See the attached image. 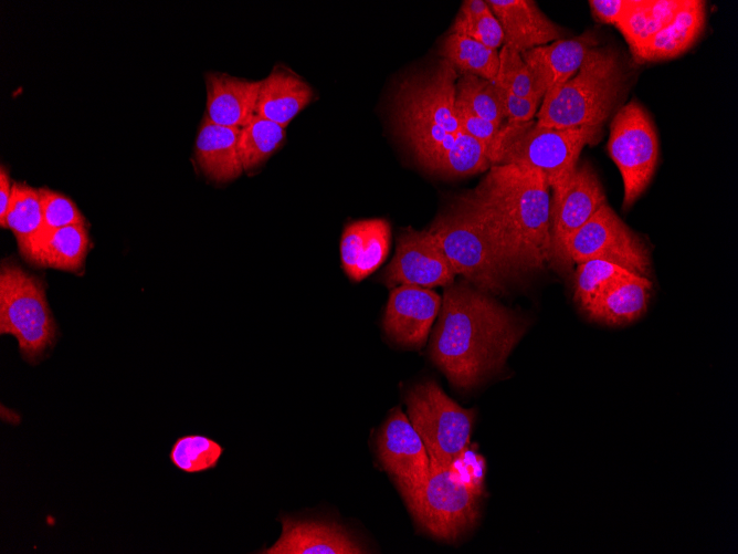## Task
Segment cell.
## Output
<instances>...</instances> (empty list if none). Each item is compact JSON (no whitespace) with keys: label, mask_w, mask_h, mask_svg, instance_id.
<instances>
[{"label":"cell","mask_w":738,"mask_h":554,"mask_svg":"<svg viewBox=\"0 0 738 554\" xmlns=\"http://www.w3.org/2000/svg\"><path fill=\"white\" fill-rule=\"evenodd\" d=\"M456 202L481 224L515 276L549 262L550 186L542 173L492 165L477 187Z\"/></svg>","instance_id":"6da1fadb"},{"label":"cell","mask_w":738,"mask_h":554,"mask_svg":"<svg viewBox=\"0 0 738 554\" xmlns=\"http://www.w3.org/2000/svg\"><path fill=\"white\" fill-rule=\"evenodd\" d=\"M439 314L430 356L462 389L498 373L525 332L514 312L467 281L444 288Z\"/></svg>","instance_id":"7a4b0ae2"},{"label":"cell","mask_w":738,"mask_h":554,"mask_svg":"<svg viewBox=\"0 0 738 554\" xmlns=\"http://www.w3.org/2000/svg\"><path fill=\"white\" fill-rule=\"evenodd\" d=\"M458 71L445 60L403 81L397 94L398 121L419 163L432 173L464 177L485 171L486 147L461 127L455 101Z\"/></svg>","instance_id":"3957f363"},{"label":"cell","mask_w":738,"mask_h":554,"mask_svg":"<svg viewBox=\"0 0 738 554\" xmlns=\"http://www.w3.org/2000/svg\"><path fill=\"white\" fill-rule=\"evenodd\" d=\"M624 88L625 73L618 54L597 45L570 80L544 95L536 122L554 128L602 127Z\"/></svg>","instance_id":"277c9868"},{"label":"cell","mask_w":738,"mask_h":554,"mask_svg":"<svg viewBox=\"0 0 738 554\" xmlns=\"http://www.w3.org/2000/svg\"><path fill=\"white\" fill-rule=\"evenodd\" d=\"M602 127L554 128L504 122L489 146L492 165L513 164L542 173L550 188L566 179L577 167L581 150L600 138Z\"/></svg>","instance_id":"5b68a950"},{"label":"cell","mask_w":738,"mask_h":554,"mask_svg":"<svg viewBox=\"0 0 738 554\" xmlns=\"http://www.w3.org/2000/svg\"><path fill=\"white\" fill-rule=\"evenodd\" d=\"M0 333L14 336L22 358L32 365L59 336L43 282L10 259L0 266Z\"/></svg>","instance_id":"8992f818"},{"label":"cell","mask_w":738,"mask_h":554,"mask_svg":"<svg viewBox=\"0 0 738 554\" xmlns=\"http://www.w3.org/2000/svg\"><path fill=\"white\" fill-rule=\"evenodd\" d=\"M415 523L431 536L454 542L478 518L481 482L463 481L450 467H431L423 480L398 488Z\"/></svg>","instance_id":"52a82bcc"},{"label":"cell","mask_w":738,"mask_h":554,"mask_svg":"<svg viewBox=\"0 0 738 554\" xmlns=\"http://www.w3.org/2000/svg\"><path fill=\"white\" fill-rule=\"evenodd\" d=\"M456 274L486 293H500L515 276L481 224L457 202L428 230Z\"/></svg>","instance_id":"ba28073f"},{"label":"cell","mask_w":738,"mask_h":554,"mask_svg":"<svg viewBox=\"0 0 738 554\" xmlns=\"http://www.w3.org/2000/svg\"><path fill=\"white\" fill-rule=\"evenodd\" d=\"M405 404L431 467L452 466L470 442L474 410L461 407L434 380L413 386L405 395Z\"/></svg>","instance_id":"9c48e42d"},{"label":"cell","mask_w":738,"mask_h":554,"mask_svg":"<svg viewBox=\"0 0 738 554\" xmlns=\"http://www.w3.org/2000/svg\"><path fill=\"white\" fill-rule=\"evenodd\" d=\"M609 156L623 182V207L645 191L658 160V139L646 111L636 101L623 105L610 124Z\"/></svg>","instance_id":"30bf717a"},{"label":"cell","mask_w":738,"mask_h":554,"mask_svg":"<svg viewBox=\"0 0 738 554\" xmlns=\"http://www.w3.org/2000/svg\"><path fill=\"white\" fill-rule=\"evenodd\" d=\"M550 190L549 263L567 273L573 265L568 254L569 241L607 203V197L597 173L588 163H578L574 170Z\"/></svg>","instance_id":"8fae6325"},{"label":"cell","mask_w":738,"mask_h":554,"mask_svg":"<svg viewBox=\"0 0 738 554\" xmlns=\"http://www.w3.org/2000/svg\"><path fill=\"white\" fill-rule=\"evenodd\" d=\"M572 263L604 260L647 278L651 269L649 249L607 203L572 236L568 244Z\"/></svg>","instance_id":"7c38bea8"},{"label":"cell","mask_w":738,"mask_h":554,"mask_svg":"<svg viewBox=\"0 0 738 554\" xmlns=\"http://www.w3.org/2000/svg\"><path fill=\"white\" fill-rule=\"evenodd\" d=\"M456 273L428 230L403 231L396 253L382 274L389 288L411 285L420 288L447 286Z\"/></svg>","instance_id":"4fadbf2b"},{"label":"cell","mask_w":738,"mask_h":554,"mask_svg":"<svg viewBox=\"0 0 738 554\" xmlns=\"http://www.w3.org/2000/svg\"><path fill=\"white\" fill-rule=\"evenodd\" d=\"M377 454L397 488L423 480L431 470L425 446L400 407L392 409L380 429Z\"/></svg>","instance_id":"5bb4252c"},{"label":"cell","mask_w":738,"mask_h":554,"mask_svg":"<svg viewBox=\"0 0 738 554\" xmlns=\"http://www.w3.org/2000/svg\"><path fill=\"white\" fill-rule=\"evenodd\" d=\"M441 302L442 296L428 288H393L382 321L387 336L403 347L423 346L440 312Z\"/></svg>","instance_id":"9a60e30c"},{"label":"cell","mask_w":738,"mask_h":554,"mask_svg":"<svg viewBox=\"0 0 738 554\" xmlns=\"http://www.w3.org/2000/svg\"><path fill=\"white\" fill-rule=\"evenodd\" d=\"M282 534L265 554H362L368 550L345 526L321 520L281 518Z\"/></svg>","instance_id":"2e32d148"},{"label":"cell","mask_w":738,"mask_h":554,"mask_svg":"<svg viewBox=\"0 0 738 554\" xmlns=\"http://www.w3.org/2000/svg\"><path fill=\"white\" fill-rule=\"evenodd\" d=\"M487 3L500 24L503 45L521 53L565 39V31L533 0H487Z\"/></svg>","instance_id":"e0dca14e"},{"label":"cell","mask_w":738,"mask_h":554,"mask_svg":"<svg viewBox=\"0 0 738 554\" xmlns=\"http://www.w3.org/2000/svg\"><path fill=\"white\" fill-rule=\"evenodd\" d=\"M597 45L594 35L586 32L524 51L521 56L546 94L570 80L578 72L587 52Z\"/></svg>","instance_id":"ac0fdd59"},{"label":"cell","mask_w":738,"mask_h":554,"mask_svg":"<svg viewBox=\"0 0 738 554\" xmlns=\"http://www.w3.org/2000/svg\"><path fill=\"white\" fill-rule=\"evenodd\" d=\"M390 224L384 219L348 223L340 240V259L346 274L360 281L386 260L390 245Z\"/></svg>","instance_id":"d6986e66"},{"label":"cell","mask_w":738,"mask_h":554,"mask_svg":"<svg viewBox=\"0 0 738 554\" xmlns=\"http://www.w3.org/2000/svg\"><path fill=\"white\" fill-rule=\"evenodd\" d=\"M207 116L218 125L241 129L255 115L261 81H249L225 73H208Z\"/></svg>","instance_id":"ffe728a7"},{"label":"cell","mask_w":738,"mask_h":554,"mask_svg":"<svg viewBox=\"0 0 738 554\" xmlns=\"http://www.w3.org/2000/svg\"><path fill=\"white\" fill-rule=\"evenodd\" d=\"M705 23L706 2L683 0L674 19L631 53L639 63L676 58L696 42L704 31Z\"/></svg>","instance_id":"44dd1931"},{"label":"cell","mask_w":738,"mask_h":554,"mask_svg":"<svg viewBox=\"0 0 738 554\" xmlns=\"http://www.w3.org/2000/svg\"><path fill=\"white\" fill-rule=\"evenodd\" d=\"M240 129L212 123L207 115L196 139V158L210 180L225 182L244 170L239 151Z\"/></svg>","instance_id":"7402d4cb"},{"label":"cell","mask_w":738,"mask_h":554,"mask_svg":"<svg viewBox=\"0 0 738 554\" xmlns=\"http://www.w3.org/2000/svg\"><path fill=\"white\" fill-rule=\"evenodd\" d=\"M652 282L634 274L603 289L583 312L593 321L624 325L637 320L647 309Z\"/></svg>","instance_id":"603a6c76"},{"label":"cell","mask_w":738,"mask_h":554,"mask_svg":"<svg viewBox=\"0 0 738 554\" xmlns=\"http://www.w3.org/2000/svg\"><path fill=\"white\" fill-rule=\"evenodd\" d=\"M313 90L295 73L275 67L261 81L255 115L284 127L310 102Z\"/></svg>","instance_id":"cb8c5ba5"},{"label":"cell","mask_w":738,"mask_h":554,"mask_svg":"<svg viewBox=\"0 0 738 554\" xmlns=\"http://www.w3.org/2000/svg\"><path fill=\"white\" fill-rule=\"evenodd\" d=\"M88 248L86 226L71 224L42 237L33 251L31 262L40 266L80 273L84 269Z\"/></svg>","instance_id":"d4e9b609"},{"label":"cell","mask_w":738,"mask_h":554,"mask_svg":"<svg viewBox=\"0 0 738 554\" xmlns=\"http://www.w3.org/2000/svg\"><path fill=\"white\" fill-rule=\"evenodd\" d=\"M0 224L13 232L20 253L31 262L43 224L39 188L14 182L8 212Z\"/></svg>","instance_id":"484cf974"},{"label":"cell","mask_w":738,"mask_h":554,"mask_svg":"<svg viewBox=\"0 0 738 554\" xmlns=\"http://www.w3.org/2000/svg\"><path fill=\"white\" fill-rule=\"evenodd\" d=\"M682 2L683 0H634L632 8L615 27L632 51L667 25Z\"/></svg>","instance_id":"4316f807"},{"label":"cell","mask_w":738,"mask_h":554,"mask_svg":"<svg viewBox=\"0 0 738 554\" xmlns=\"http://www.w3.org/2000/svg\"><path fill=\"white\" fill-rule=\"evenodd\" d=\"M443 60L461 73L495 81L499 66V52L467 36L450 33L440 50Z\"/></svg>","instance_id":"83f0119b"},{"label":"cell","mask_w":738,"mask_h":554,"mask_svg":"<svg viewBox=\"0 0 738 554\" xmlns=\"http://www.w3.org/2000/svg\"><path fill=\"white\" fill-rule=\"evenodd\" d=\"M285 127L254 115L240 129L239 151L243 169L251 170L264 163L283 143Z\"/></svg>","instance_id":"f1b7e54d"},{"label":"cell","mask_w":738,"mask_h":554,"mask_svg":"<svg viewBox=\"0 0 738 554\" xmlns=\"http://www.w3.org/2000/svg\"><path fill=\"white\" fill-rule=\"evenodd\" d=\"M456 101L477 116L498 126L504 123L500 88L494 81L461 73L456 81Z\"/></svg>","instance_id":"f546056e"},{"label":"cell","mask_w":738,"mask_h":554,"mask_svg":"<svg viewBox=\"0 0 738 554\" xmlns=\"http://www.w3.org/2000/svg\"><path fill=\"white\" fill-rule=\"evenodd\" d=\"M635 273L604 260H588L577 264L573 300L583 311L608 285ZM639 275V274H637Z\"/></svg>","instance_id":"4dcf8cb0"},{"label":"cell","mask_w":738,"mask_h":554,"mask_svg":"<svg viewBox=\"0 0 738 554\" xmlns=\"http://www.w3.org/2000/svg\"><path fill=\"white\" fill-rule=\"evenodd\" d=\"M223 452L220 443L201 435L178 438L170 450L173 466L187 473H198L214 468Z\"/></svg>","instance_id":"1f68e13d"},{"label":"cell","mask_w":738,"mask_h":554,"mask_svg":"<svg viewBox=\"0 0 738 554\" xmlns=\"http://www.w3.org/2000/svg\"><path fill=\"white\" fill-rule=\"evenodd\" d=\"M494 82L502 90L518 96L542 101L545 95L521 53L507 45L499 51V66Z\"/></svg>","instance_id":"d6a6232c"},{"label":"cell","mask_w":738,"mask_h":554,"mask_svg":"<svg viewBox=\"0 0 738 554\" xmlns=\"http://www.w3.org/2000/svg\"><path fill=\"white\" fill-rule=\"evenodd\" d=\"M39 192L43 224L38 242L42 237L56 229L71 224H87L77 206L66 196L44 187L39 188Z\"/></svg>","instance_id":"836d02e7"},{"label":"cell","mask_w":738,"mask_h":554,"mask_svg":"<svg viewBox=\"0 0 738 554\" xmlns=\"http://www.w3.org/2000/svg\"><path fill=\"white\" fill-rule=\"evenodd\" d=\"M450 33L467 36L493 50H498L504 43L500 24L491 10L477 17L458 13Z\"/></svg>","instance_id":"e575fe53"},{"label":"cell","mask_w":738,"mask_h":554,"mask_svg":"<svg viewBox=\"0 0 738 554\" xmlns=\"http://www.w3.org/2000/svg\"><path fill=\"white\" fill-rule=\"evenodd\" d=\"M455 106L458 121L464 133L478 140L484 146H486L487 149H489V146L498 134L500 126L477 116L457 101H455Z\"/></svg>","instance_id":"d590c367"},{"label":"cell","mask_w":738,"mask_h":554,"mask_svg":"<svg viewBox=\"0 0 738 554\" xmlns=\"http://www.w3.org/2000/svg\"><path fill=\"white\" fill-rule=\"evenodd\" d=\"M500 96L504 122L507 123H525L534 119L541 104L539 100L518 96L502 88Z\"/></svg>","instance_id":"8d00e7d4"},{"label":"cell","mask_w":738,"mask_h":554,"mask_svg":"<svg viewBox=\"0 0 738 554\" xmlns=\"http://www.w3.org/2000/svg\"><path fill=\"white\" fill-rule=\"evenodd\" d=\"M588 3L598 21L615 25L632 8L634 0H590Z\"/></svg>","instance_id":"74e56055"},{"label":"cell","mask_w":738,"mask_h":554,"mask_svg":"<svg viewBox=\"0 0 738 554\" xmlns=\"http://www.w3.org/2000/svg\"><path fill=\"white\" fill-rule=\"evenodd\" d=\"M11 178L8 170L1 165L0 168V222L4 219L12 198Z\"/></svg>","instance_id":"f35d334b"},{"label":"cell","mask_w":738,"mask_h":554,"mask_svg":"<svg viewBox=\"0 0 738 554\" xmlns=\"http://www.w3.org/2000/svg\"><path fill=\"white\" fill-rule=\"evenodd\" d=\"M489 10L491 9L487 1L466 0L462 3L458 13L467 17H477L488 12Z\"/></svg>","instance_id":"ab89813d"}]
</instances>
